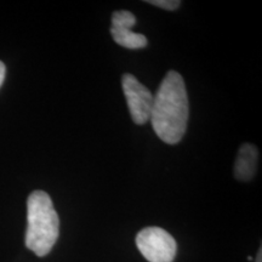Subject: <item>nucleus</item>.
<instances>
[{
  "label": "nucleus",
  "instance_id": "obj_10",
  "mask_svg": "<svg viewBox=\"0 0 262 262\" xmlns=\"http://www.w3.org/2000/svg\"><path fill=\"white\" fill-rule=\"evenodd\" d=\"M261 253H262V250L260 249V250H258V253H257V257H256V262H261Z\"/></svg>",
  "mask_w": 262,
  "mask_h": 262
},
{
  "label": "nucleus",
  "instance_id": "obj_7",
  "mask_svg": "<svg viewBox=\"0 0 262 262\" xmlns=\"http://www.w3.org/2000/svg\"><path fill=\"white\" fill-rule=\"evenodd\" d=\"M136 24V17L133 12L126 10L114 11L112 15V27L111 28H125L131 29Z\"/></svg>",
  "mask_w": 262,
  "mask_h": 262
},
{
  "label": "nucleus",
  "instance_id": "obj_5",
  "mask_svg": "<svg viewBox=\"0 0 262 262\" xmlns=\"http://www.w3.org/2000/svg\"><path fill=\"white\" fill-rule=\"evenodd\" d=\"M258 163V149L251 143H243L238 150L234 163V178L238 181L248 182L256 173Z\"/></svg>",
  "mask_w": 262,
  "mask_h": 262
},
{
  "label": "nucleus",
  "instance_id": "obj_2",
  "mask_svg": "<svg viewBox=\"0 0 262 262\" xmlns=\"http://www.w3.org/2000/svg\"><path fill=\"white\" fill-rule=\"evenodd\" d=\"M27 221L26 247L37 256H45L50 253L60 234V219L47 192L34 191L28 196Z\"/></svg>",
  "mask_w": 262,
  "mask_h": 262
},
{
  "label": "nucleus",
  "instance_id": "obj_4",
  "mask_svg": "<svg viewBox=\"0 0 262 262\" xmlns=\"http://www.w3.org/2000/svg\"><path fill=\"white\" fill-rule=\"evenodd\" d=\"M122 86L126 97L131 119L137 125H143L150 118L153 104L152 93L133 74L129 73H125L122 77Z\"/></svg>",
  "mask_w": 262,
  "mask_h": 262
},
{
  "label": "nucleus",
  "instance_id": "obj_6",
  "mask_svg": "<svg viewBox=\"0 0 262 262\" xmlns=\"http://www.w3.org/2000/svg\"><path fill=\"white\" fill-rule=\"evenodd\" d=\"M111 34L118 45L126 49H142L148 44L145 35L133 32L131 29L111 28Z\"/></svg>",
  "mask_w": 262,
  "mask_h": 262
},
{
  "label": "nucleus",
  "instance_id": "obj_3",
  "mask_svg": "<svg viewBox=\"0 0 262 262\" xmlns=\"http://www.w3.org/2000/svg\"><path fill=\"white\" fill-rule=\"evenodd\" d=\"M136 245L149 262H172L178 251L172 235L160 227H146L140 231Z\"/></svg>",
  "mask_w": 262,
  "mask_h": 262
},
{
  "label": "nucleus",
  "instance_id": "obj_8",
  "mask_svg": "<svg viewBox=\"0 0 262 262\" xmlns=\"http://www.w3.org/2000/svg\"><path fill=\"white\" fill-rule=\"evenodd\" d=\"M146 3L165 10H176L181 4V2L179 0H147Z\"/></svg>",
  "mask_w": 262,
  "mask_h": 262
},
{
  "label": "nucleus",
  "instance_id": "obj_9",
  "mask_svg": "<svg viewBox=\"0 0 262 262\" xmlns=\"http://www.w3.org/2000/svg\"><path fill=\"white\" fill-rule=\"evenodd\" d=\"M5 73H6L5 64L3 63L2 61H0V88H2L3 83H4V79H5Z\"/></svg>",
  "mask_w": 262,
  "mask_h": 262
},
{
  "label": "nucleus",
  "instance_id": "obj_1",
  "mask_svg": "<svg viewBox=\"0 0 262 262\" xmlns=\"http://www.w3.org/2000/svg\"><path fill=\"white\" fill-rule=\"evenodd\" d=\"M189 102L182 75L169 71L153 96L150 123L157 136L168 145H176L187 130Z\"/></svg>",
  "mask_w": 262,
  "mask_h": 262
}]
</instances>
